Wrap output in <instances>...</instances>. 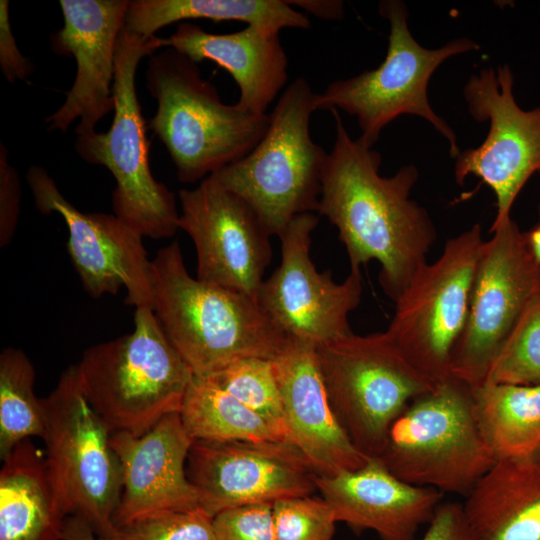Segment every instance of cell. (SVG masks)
I'll return each mask as SVG.
<instances>
[{
  "instance_id": "cell-1",
  "label": "cell",
  "mask_w": 540,
  "mask_h": 540,
  "mask_svg": "<svg viewBox=\"0 0 540 540\" xmlns=\"http://www.w3.org/2000/svg\"><path fill=\"white\" fill-rule=\"evenodd\" d=\"M331 112L336 137L323 167L318 213L337 228L350 268L380 264V286L395 302L427 263L437 237L427 210L410 199L418 170L408 164L381 176V155L353 139L338 110Z\"/></svg>"
},
{
  "instance_id": "cell-2",
  "label": "cell",
  "mask_w": 540,
  "mask_h": 540,
  "mask_svg": "<svg viewBox=\"0 0 540 540\" xmlns=\"http://www.w3.org/2000/svg\"><path fill=\"white\" fill-rule=\"evenodd\" d=\"M152 286L153 311L194 376L243 357L273 360L288 342L256 298L193 278L177 241L152 260Z\"/></svg>"
},
{
  "instance_id": "cell-3",
  "label": "cell",
  "mask_w": 540,
  "mask_h": 540,
  "mask_svg": "<svg viewBox=\"0 0 540 540\" xmlns=\"http://www.w3.org/2000/svg\"><path fill=\"white\" fill-rule=\"evenodd\" d=\"M146 87L157 101L149 127L165 145L182 183H194L247 155L270 115L221 101L197 63L173 48L149 57Z\"/></svg>"
},
{
  "instance_id": "cell-4",
  "label": "cell",
  "mask_w": 540,
  "mask_h": 540,
  "mask_svg": "<svg viewBox=\"0 0 540 540\" xmlns=\"http://www.w3.org/2000/svg\"><path fill=\"white\" fill-rule=\"evenodd\" d=\"M76 369L82 392L110 432L135 436L180 412L194 377L148 307L136 308L132 332L86 349Z\"/></svg>"
},
{
  "instance_id": "cell-5",
  "label": "cell",
  "mask_w": 540,
  "mask_h": 540,
  "mask_svg": "<svg viewBox=\"0 0 540 540\" xmlns=\"http://www.w3.org/2000/svg\"><path fill=\"white\" fill-rule=\"evenodd\" d=\"M315 111L316 93L300 76L269 113L268 128L257 145L210 175L244 199L271 236L279 237L296 216L318 212L328 153L310 135Z\"/></svg>"
},
{
  "instance_id": "cell-6",
  "label": "cell",
  "mask_w": 540,
  "mask_h": 540,
  "mask_svg": "<svg viewBox=\"0 0 540 540\" xmlns=\"http://www.w3.org/2000/svg\"><path fill=\"white\" fill-rule=\"evenodd\" d=\"M163 47V38L142 36L123 27L117 46L114 116L104 133L76 135L75 151L84 161L106 167L116 186L114 214L143 237L162 239L179 229L175 195L152 175L146 123L136 92V71L143 58Z\"/></svg>"
},
{
  "instance_id": "cell-7",
  "label": "cell",
  "mask_w": 540,
  "mask_h": 540,
  "mask_svg": "<svg viewBox=\"0 0 540 540\" xmlns=\"http://www.w3.org/2000/svg\"><path fill=\"white\" fill-rule=\"evenodd\" d=\"M377 459L409 484L465 497L496 461L476 422L472 388L452 377L408 404Z\"/></svg>"
},
{
  "instance_id": "cell-8",
  "label": "cell",
  "mask_w": 540,
  "mask_h": 540,
  "mask_svg": "<svg viewBox=\"0 0 540 540\" xmlns=\"http://www.w3.org/2000/svg\"><path fill=\"white\" fill-rule=\"evenodd\" d=\"M379 13L389 22L385 59L376 68L330 83L316 93L317 110H342L357 119L360 140L368 147L378 141L382 130L397 117L410 114L427 120L449 143L450 155L460 149L450 126L432 109L427 87L434 71L448 58L478 50L480 46L460 37L437 49L421 46L408 27V10L399 0H384Z\"/></svg>"
},
{
  "instance_id": "cell-9",
  "label": "cell",
  "mask_w": 540,
  "mask_h": 540,
  "mask_svg": "<svg viewBox=\"0 0 540 540\" xmlns=\"http://www.w3.org/2000/svg\"><path fill=\"white\" fill-rule=\"evenodd\" d=\"M332 411L352 443L377 458L395 419L438 383L419 372L389 335L350 333L315 348Z\"/></svg>"
},
{
  "instance_id": "cell-10",
  "label": "cell",
  "mask_w": 540,
  "mask_h": 540,
  "mask_svg": "<svg viewBox=\"0 0 540 540\" xmlns=\"http://www.w3.org/2000/svg\"><path fill=\"white\" fill-rule=\"evenodd\" d=\"M42 399L46 462L68 516L89 523L98 538L111 534L122 493V469L111 432L82 392L76 365L66 368Z\"/></svg>"
},
{
  "instance_id": "cell-11",
  "label": "cell",
  "mask_w": 540,
  "mask_h": 540,
  "mask_svg": "<svg viewBox=\"0 0 540 540\" xmlns=\"http://www.w3.org/2000/svg\"><path fill=\"white\" fill-rule=\"evenodd\" d=\"M474 276L468 316L453 349L449 375L483 384L495 357L525 313L540 300V262L510 217L492 223Z\"/></svg>"
},
{
  "instance_id": "cell-12",
  "label": "cell",
  "mask_w": 540,
  "mask_h": 540,
  "mask_svg": "<svg viewBox=\"0 0 540 540\" xmlns=\"http://www.w3.org/2000/svg\"><path fill=\"white\" fill-rule=\"evenodd\" d=\"M483 242L479 223L450 238L439 258L427 262L395 301L386 333L435 383L450 377L451 355L467 320Z\"/></svg>"
},
{
  "instance_id": "cell-13",
  "label": "cell",
  "mask_w": 540,
  "mask_h": 540,
  "mask_svg": "<svg viewBox=\"0 0 540 540\" xmlns=\"http://www.w3.org/2000/svg\"><path fill=\"white\" fill-rule=\"evenodd\" d=\"M514 78L508 65L484 68L469 77L463 94L471 116L489 122V131L476 148L460 152L454 176L463 185L469 175L481 179L496 198L498 223L510 217L518 194L540 173V107L520 108L513 94Z\"/></svg>"
},
{
  "instance_id": "cell-14",
  "label": "cell",
  "mask_w": 540,
  "mask_h": 540,
  "mask_svg": "<svg viewBox=\"0 0 540 540\" xmlns=\"http://www.w3.org/2000/svg\"><path fill=\"white\" fill-rule=\"evenodd\" d=\"M314 213L296 216L279 236L281 262L264 279L257 301L289 339L318 346L352 333L348 317L361 301L360 269L350 268L337 283L331 272H318L310 254Z\"/></svg>"
},
{
  "instance_id": "cell-15",
  "label": "cell",
  "mask_w": 540,
  "mask_h": 540,
  "mask_svg": "<svg viewBox=\"0 0 540 540\" xmlns=\"http://www.w3.org/2000/svg\"><path fill=\"white\" fill-rule=\"evenodd\" d=\"M186 473L200 508L212 517L234 507L273 504L317 491V473L287 441L194 440Z\"/></svg>"
},
{
  "instance_id": "cell-16",
  "label": "cell",
  "mask_w": 540,
  "mask_h": 540,
  "mask_svg": "<svg viewBox=\"0 0 540 540\" xmlns=\"http://www.w3.org/2000/svg\"><path fill=\"white\" fill-rule=\"evenodd\" d=\"M35 207L58 213L67 225V250L85 291L93 298L126 288V304L154 309L152 261L143 236L115 214L78 210L41 166L26 173Z\"/></svg>"
},
{
  "instance_id": "cell-17",
  "label": "cell",
  "mask_w": 540,
  "mask_h": 540,
  "mask_svg": "<svg viewBox=\"0 0 540 540\" xmlns=\"http://www.w3.org/2000/svg\"><path fill=\"white\" fill-rule=\"evenodd\" d=\"M179 200V229L194 243L197 278L257 299L272 248L253 208L210 176L181 189Z\"/></svg>"
},
{
  "instance_id": "cell-18",
  "label": "cell",
  "mask_w": 540,
  "mask_h": 540,
  "mask_svg": "<svg viewBox=\"0 0 540 540\" xmlns=\"http://www.w3.org/2000/svg\"><path fill=\"white\" fill-rule=\"evenodd\" d=\"M128 4V0L59 1L64 25L51 35V48L74 57L76 75L63 104L45 119L47 130L65 132L79 119L76 135L90 134L114 111L117 46Z\"/></svg>"
},
{
  "instance_id": "cell-19",
  "label": "cell",
  "mask_w": 540,
  "mask_h": 540,
  "mask_svg": "<svg viewBox=\"0 0 540 540\" xmlns=\"http://www.w3.org/2000/svg\"><path fill=\"white\" fill-rule=\"evenodd\" d=\"M193 442L179 412L164 416L140 436L111 433L110 444L122 469L115 527L146 516L200 508L186 473Z\"/></svg>"
},
{
  "instance_id": "cell-20",
  "label": "cell",
  "mask_w": 540,
  "mask_h": 540,
  "mask_svg": "<svg viewBox=\"0 0 540 540\" xmlns=\"http://www.w3.org/2000/svg\"><path fill=\"white\" fill-rule=\"evenodd\" d=\"M316 346L289 339L273 359L290 442L318 476L361 468L370 457L349 439L330 406Z\"/></svg>"
},
{
  "instance_id": "cell-21",
  "label": "cell",
  "mask_w": 540,
  "mask_h": 540,
  "mask_svg": "<svg viewBox=\"0 0 540 540\" xmlns=\"http://www.w3.org/2000/svg\"><path fill=\"white\" fill-rule=\"evenodd\" d=\"M316 487L337 522L374 531L382 540H414L443 499L436 489L399 479L374 457L359 469L317 476Z\"/></svg>"
},
{
  "instance_id": "cell-22",
  "label": "cell",
  "mask_w": 540,
  "mask_h": 540,
  "mask_svg": "<svg viewBox=\"0 0 540 540\" xmlns=\"http://www.w3.org/2000/svg\"><path fill=\"white\" fill-rule=\"evenodd\" d=\"M163 47L173 48L197 64L213 61L228 71L240 92L236 104L252 113H267L288 80V58L279 33L255 26L215 34L181 22L174 33L163 38Z\"/></svg>"
},
{
  "instance_id": "cell-23",
  "label": "cell",
  "mask_w": 540,
  "mask_h": 540,
  "mask_svg": "<svg viewBox=\"0 0 540 540\" xmlns=\"http://www.w3.org/2000/svg\"><path fill=\"white\" fill-rule=\"evenodd\" d=\"M465 498L473 540H540V456L496 460Z\"/></svg>"
},
{
  "instance_id": "cell-24",
  "label": "cell",
  "mask_w": 540,
  "mask_h": 540,
  "mask_svg": "<svg viewBox=\"0 0 540 540\" xmlns=\"http://www.w3.org/2000/svg\"><path fill=\"white\" fill-rule=\"evenodd\" d=\"M2 461L0 540H62L68 515L55 491L45 454L26 439Z\"/></svg>"
},
{
  "instance_id": "cell-25",
  "label": "cell",
  "mask_w": 540,
  "mask_h": 540,
  "mask_svg": "<svg viewBox=\"0 0 540 540\" xmlns=\"http://www.w3.org/2000/svg\"><path fill=\"white\" fill-rule=\"evenodd\" d=\"M240 21L267 31L308 29L302 12L285 0H132L125 25L142 36H154L161 28L185 20Z\"/></svg>"
},
{
  "instance_id": "cell-26",
  "label": "cell",
  "mask_w": 540,
  "mask_h": 540,
  "mask_svg": "<svg viewBox=\"0 0 540 540\" xmlns=\"http://www.w3.org/2000/svg\"><path fill=\"white\" fill-rule=\"evenodd\" d=\"M476 422L495 460L540 456V384L472 388Z\"/></svg>"
},
{
  "instance_id": "cell-27",
  "label": "cell",
  "mask_w": 540,
  "mask_h": 540,
  "mask_svg": "<svg viewBox=\"0 0 540 540\" xmlns=\"http://www.w3.org/2000/svg\"><path fill=\"white\" fill-rule=\"evenodd\" d=\"M179 413L193 440L286 441L269 422L208 377H193Z\"/></svg>"
},
{
  "instance_id": "cell-28",
  "label": "cell",
  "mask_w": 540,
  "mask_h": 540,
  "mask_svg": "<svg viewBox=\"0 0 540 540\" xmlns=\"http://www.w3.org/2000/svg\"><path fill=\"white\" fill-rule=\"evenodd\" d=\"M35 369L20 349L5 348L0 355V457L20 442L45 433L42 399L34 392Z\"/></svg>"
},
{
  "instance_id": "cell-29",
  "label": "cell",
  "mask_w": 540,
  "mask_h": 540,
  "mask_svg": "<svg viewBox=\"0 0 540 540\" xmlns=\"http://www.w3.org/2000/svg\"><path fill=\"white\" fill-rule=\"evenodd\" d=\"M208 378L264 418L290 442L273 360L239 358Z\"/></svg>"
},
{
  "instance_id": "cell-30",
  "label": "cell",
  "mask_w": 540,
  "mask_h": 540,
  "mask_svg": "<svg viewBox=\"0 0 540 540\" xmlns=\"http://www.w3.org/2000/svg\"><path fill=\"white\" fill-rule=\"evenodd\" d=\"M485 382L540 384V300L515 327L492 362Z\"/></svg>"
},
{
  "instance_id": "cell-31",
  "label": "cell",
  "mask_w": 540,
  "mask_h": 540,
  "mask_svg": "<svg viewBox=\"0 0 540 540\" xmlns=\"http://www.w3.org/2000/svg\"><path fill=\"white\" fill-rule=\"evenodd\" d=\"M313 495L284 498L272 504L278 540H332L337 523L334 511L322 496Z\"/></svg>"
},
{
  "instance_id": "cell-32",
  "label": "cell",
  "mask_w": 540,
  "mask_h": 540,
  "mask_svg": "<svg viewBox=\"0 0 540 540\" xmlns=\"http://www.w3.org/2000/svg\"><path fill=\"white\" fill-rule=\"evenodd\" d=\"M99 540H215L213 517L203 509L146 516L116 526Z\"/></svg>"
},
{
  "instance_id": "cell-33",
  "label": "cell",
  "mask_w": 540,
  "mask_h": 540,
  "mask_svg": "<svg viewBox=\"0 0 540 540\" xmlns=\"http://www.w3.org/2000/svg\"><path fill=\"white\" fill-rule=\"evenodd\" d=\"M215 540H278L272 504H252L223 510L213 517Z\"/></svg>"
},
{
  "instance_id": "cell-34",
  "label": "cell",
  "mask_w": 540,
  "mask_h": 540,
  "mask_svg": "<svg viewBox=\"0 0 540 540\" xmlns=\"http://www.w3.org/2000/svg\"><path fill=\"white\" fill-rule=\"evenodd\" d=\"M21 202V184L16 169L8 161L5 145L0 144V247L14 236Z\"/></svg>"
},
{
  "instance_id": "cell-35",
  "label": "cell",
  "mask_w": 540,
  "mask_h": 540,
  "mask_svg": "<svg viewBox=\"0 0 540 540\" xmlns=\"http://www.w3.org/2000/svg\"><path fill=\"white\" fill-rule=\"evenodd\" d=\"M0 66L5 79L26 80L33 71L31 62L18 49L9 18V1H0Z\"/></svg>"
},
{
  "instance_id": "cell-36",
  "label": "cell",
  "mask_w": 540,
  "mask_h": 540,
  "mask_svg": "<svg viewBox=\"0 0 540 540\" xmlns=\"http://www.w3.org/2000/svg\"><path fill=\"white\" fill-rule=\"evenodd\" d=\"M421 540H473L463 503H441Z\"/></svg>"
},
{
  "instance_id": "cell-37",
  "label": "cell",
  "mask_w": 540,
  "mask_h": 540,
  "mask_svg": "<svg viewBox=\"0 0 540 540\" xmlns=\"http://www.w3.org/2000/svg\"><path fill=\"white\" fill-rule=\"evenodd\" d=\"M288 2L291 6H298L324 20H339L344 14V4L340 0H291Z\"/></svg>"
},
{
  "instance_id": "cell-38",
  "label": "cell",
  "mask_w": 540,
  "mask_h": 540,
  "mask_svg": "<svg viewBox=\"0 0 540 540\" xmlns=\"http://www.w3.org/2000/svg\"><path fill=\"white\" fill-rule=\"evenodd\" d=\"M62 540H99L98 536L82 517L70 515L66 518Z\"/></svg>"
},
{
  "instance_id": "cell-39",
  "label": "cell",
  "mask_w": 540,
  "mask_h": 540,
  "mask_svg": "<svg viewBox=\"0 0 540 540\" xmlns=\"http://www.w3.org/2000/svg\"><path fill=\"white\" fill-rule=\"evenodd\" d=\"M538 216L537 223L529 231L524 232V236L531 253L540 262V203Z\"/></svg>"
}]
</instances>
